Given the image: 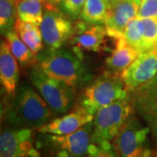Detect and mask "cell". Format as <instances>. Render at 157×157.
Returning a JSON list of instances; mask_svg holds the SVG:
<instances>
[{"label": "cell", "instance_id": "6da1fadb", "mask_svg": "<svg viewBox=\"0 0 157 157\" xmlns=\"http://www.w3.org/2000/svg\"><path fill=\"white\" fill-rule=\"evenodd\" d=\"M13 97L6 113L13 128L39 129L54 117L48 104L33 86L22 84Z\"/></svg>", "mask_w": 157, "mask_h": 157}, {"label": "cell", "instance_id": "7a4b0ae2", "mask_svg": "<svg viewBox=\"0 0 157 157\" xmlns=\"http://www.w3.org/2000/svg\"><path fill=\"white\" fill-rule=\"evenodd\" d=\"M38 66L47 75L74 88L91 80L83 58L73 50L49 49L38 56Z\"/></svg>", "mask_w": 157, "mask_h": 157}, {"label": "cell", "instance_id": "3957f363", "mask_svg": "<svg viewBox=\"0 0 157 157\" xmlns=\"http://www.w3.org/2000/svg\"><path fill=\"white\" fill-rule=\"evenodd\" d=\"M134 113L129 96L99 109L93 121L92 143L101 147L112 146L111 142Z\"/></svg>", "mask_w": 157, "mask_h": 157}, {"label": "cell", "instance_id": "277c9868", "mask_svg": "<svg viewBox=\"0 0 157 157\" xmlns=\"http://www.w3.org/2000/svg\"><path fill=\"white\" fill-rule=\"evenodd\" d=\"M40 135L37 147L51 157H86L92 145L93 121L69 135Z\"/></svg>", "mask_w": 157, "mask_h": 157}, {"label": "cell", "instance_id": "5b68a950", "mask_svg": "<svg viewBox=\"0 0 157 157\" xmlns=\"http://www.w3.org/2000/svg\"><path fill=\"white\" fill-rule=\"evenodd\" d=\"M128 96L129 91L121 76L106 72L85 88L78 105L94 115L99 109Z\"/></svg>", "mask_w": 157, "mask_h": 157}, {"label": "cell", "instance_id": "8992f818", "mask_svg": "<svg viewBox=\"0 0 157 157\" xmlns=\"http://www.w3.org/2000/svg\"><path fill=\"white\" fill-rule=\"evenodd\" d=\"M29 78L33 86L48 104L54 116L66 114L73 107L75 88L47 75L35 66L29 71Z\"/></svg>", "mask_w": 157, "mask_h": 157}, {"label": "cell", "instance_id": "52a82bcc", "mask_svg": "<svg viewBox=\"0 0 157 157\" xmlns=\"http://www.w3.org/2000/svg\"><path fill=\"white\" fill-rule=\"evenodd\" d=\"M151 132L140 117L132 114L113 139V148L118 157H150L148 135Z\"/></svg>", "mask_w": 157, "mask_h": 157}, {"label": "cell", "instance_id": "ba28073f", "mask_svg": "<svg viewBox=\"0 0 157 157\" xmlns=\"http://www.w3.org/2000/svg\"><path fill=\"white\" fill-rule=\"evenodd\" d=\"M33 129L11 128L2 130L0 157H39Z\"/></svg>", "mask_w": 157, "mask_h": 157}, {"label": "cell", "instance_id": "9c48e42d", "mask_svg": "<svg viewBox=\"0 0 157 157\" xmlns=\"http://www.w3.org/2000/svg\"><path fill=\"white\" fill-rule=\"evenodd\" d=\"M39 27L44 43L49 49L61 48L74 33V26L71 20L64 12H59L53 8L52 5L47 6Z\"/></svg>", "mask_w": 157, "mask_h": 157}, {"label": "cell", "instance_id": "30bf717a", "mask_svg": "<svg viewBox=\"0 0 157 157\" xmlns=\"http://www.w3.org/2000/svg\"><path fill=\"white\" fill-rule=\"evenodd\" d=\"M134 112L157 138V74L146 84L129 92Z\"/></svg>", "mask_w": 157, "mask_h": 157}, {"label": "cell", "instance_id": "8fae6325", "mask_svg": "<svg viewBox=\"0 0 157 157\" xmlns=\"http://www.w3.org/2000/svg\"><path fill=\"white\" fill-rule=\"evenodd\" d=\"M140 0H112L107 3L104 25L108 36L113 39L122 37L128 23L137 17Z\"/></svg>", "mask_w": 157, "mask_h": 157}, {"label": "cell", "instance_id": "7c38bea8", "mask_svg": "<svg viewBox=\"0 0 157 157\" xmlns=\"http://www.w3.org/2000/svg\"><path fill=\"white\" fill-rule=\"evenodd\" d=\"M107 37L109 36L105 25H92L81 20L76 24L69 43L78 55L83 57V51L100 52L104 50Z\"/></svg>", "mask_w": 157, "mask_h": 157}, {"label": "cell", "instance_id": "4fadbf2b", "mask_svg": "<svg viewBox=\"0 0 157 157\" xmlns=\"http://www.w3.org/2000/svg\"><path fill=\"white\" fill-rule=\"evenodd\" d=\"M157 74V48L140 53L121 74L129 92L146 84Z\"/></svg>", "mask_w": 157, "mask_h": 157}, {"label": "cell", "instance_id": "5bb4252c", "mask_svg": "<svg viewBox=\"0 0 157 157\" xmlns=\"http://www.w3.org/2000/svg\"><path fill=\"white\" fill-rule=\"evenodd\" d=\"M94 115L78 105L72 112L52 119L38 129L40 134L65 135L72 134L94 121Z\"/></svg>", "mask_w": 157, "mask_h": 157}, {"label": "cell", "instance_id": "9a60e30c", "mask_svg": "<svg viewBox=\"0 0 157 157\" xmlns=\"http://www.w3.org/2000/svg\"><path fill=\"white\" fill-rule=\"evenodd\" d=\"M13 56L6 40H2L0 45V81L6 94H16L19 79V63Z\"/></svg>", "mask_w": 157, "mask_h": 157}, {"label": "cell", "instance_id": "2e32d148", "mask_svg": "<svg viewBox=\"0 0 157 157\" xmlns=\"http://www.w3.org/2000/svg\"><path fill=\"white\" fill-rule=\"evenodd\" d=\"M139 54L140 53L128 45L122 37L118 39L111 55L105 62L107 73L121 76L124 71L135 61Z\"/></svg>", "mask_w": 157, "mask_h": 157}, {"label": "cell", "instance_id": "e0dca14e", "mask_svg": "<svg viewBox=\"0 0 157 157\" xmlns=\"http://www.w3.org/2000/svg\"><path fill=\"white\" fill-rule=\"evenodd\" d=\"M14 31L17 33L22 41L35 54L39 53L44 48V40L39 25L24 22L17 18Z\"/></svg>", "mask_w": 157, "mask_h": 157}, {"label": "cell", "instance_id": "ac0fdd59", "mask_svg": "<svg viewBox=\"0 0 157 157\" xmlns=\"http://www.w3.org/2000/svg\"><path fill=\"white\" fill-rule=\"evenodd\" d=\"M13 56L23 68L34 66L38 62V56L29 48L13 30L5 35Z\"/></svg>", "mask_w": 157, "mask_h": 157}, {"label": "cell", "instance_id": "d6986e66", "mask_svg": "<svg viewBox=\"0 0 157 157\" xmlns=\"http://www.w3.org/2000/svg\"><path fill=\"white\" fill-rule=\"evenodd\" d=\"M17 18L40 26L43 21V5L45 0H15Z\"/></svg>", "mask_w": 157, "mask_h": 157}, {"label": "cell", "instance_id": "ffe728a7", "mask_svg": "<svg viewBox=\"0 0 157 157\" xmlns=\"http://www.w3.org/2000/svg\"><path fill=\"white\" fill-rule=\"evenodd\" d=\"M107 3L105 0H86L80 13V19L92 25H104Z\"/></svg>", "mask_w": 157, "mask_h": 157}, {"label": "cell", "instance_id": "44dd1931", "mask_svg": "<svg viewBox=\"0 0 157 157\" xmlns=\"http://www.w3.org/2000/svg\"><path fill=\"white\" fill-rule=\"evenodd\" d=\"M17 18L15 0H0V30L2 36L14 30Z\"/></svg>", "mask_w": 157, "mask_h": 157}, {"label": "cell", "instance_id": "7402d4cb", "mask_svg": "<svg viewBox=\"0 0 157 157\" xmlns=\"http://www.w3.org/2000/svg\"><path fill=\"white\" fill-rule=\"evenodd\" d=\"M143 30L144 29L141 18L136 17L128 23L122 35L125 41L132 47H134L139 53L142 52Z\"/></svg>", "mask_w": 157, "mask_h": 157}, {"label": "cell", "instance_id": "603a6c76", "mask_svg": "<svg viewBox=\"0 0 157 157\" xmlns=\"http://www.w3.org/2000/svg\"><path fill=\"white\" fill-rule=\"evenodd\" d=\"M143 24L142 52L156 49L157 17L141 18Z\"/></svg>", "mask_w": 157, "mask_h": 157}, {"label": "cell", "instance_id": "cb8c5ba5", "mask_svg": "<svg viewBox=\"0 0 157 157\" xmlns=\"http://www.w3.org/2000/svg\"><path fill=\"white\" fill-rule=\"evenodd\" d=\"M86 0H61L60 7L62 11L71 19H77L82 11Z\"/></svg>", "mask_w": 157, "mask_h": 157}, {"label": "cell", "instance_id": "d4e9b609", "mask_svg": "<svg viewBox=\"0 0 157 157\" xmlns=\"http://www.w3.org/2000/svg\"><path fill=\"white\" fill-rule=\"evenodd\" d=\"M137 17H157V0H140Z\"/></svg>", "mask_w": 157, "mask_h": 157}, {"label": "cell", "instance_id": "484cf974", "mask_svg": "<svg viewBox=\"0 0 157 157\" xmlns=\"http://www.w3.org/2000/svg\"><path fill=\"white\" fill-rule=\"evenodd\" d=\"M86 157H118L113 146L101 147L92 143Z\"/></svg>", "mask_w": 157, "mask_h": 157}, {"label": "cell", "instance_id": "4316f807", "mask_svg": "<svg viewBox=\"0 0 157 157\" xmlns=\"http://www.w3.org/2000/svg\"><path fill=\"white\" fill-rule=\"evenodd\" d=\"M49 2H50L51 5L54 6V5H58V4H59V3L61 2V0H49Z\"/></svg>", "mask_w": 157, "mask_h": 157}, {"label": "cell", "instance_id": "83f0119b", "mask_svg": "<svg viewBox=\"0 0 157 157\" xmlns=\"http://www.w3.org/2000/svg\"><path fill=\"white\" fill-rule=\"evenodd\" d=\"M105 1H106L107 3H109V2H110V1H112V0H105Z\"/></svg>", "mask_w": 157, "mask_h": 157}, {"label": "cell", "instance_id": "f1b7e54d", "mask_svg": "<svg viewBox=\"0 0 157 157\" xmlns=\"http://www.w3.org/2000/svg\"><path fill=\"white\" fill-rule=\"evenodd\" d=\"M156 48H157V42H156Z\"/></svg>", "mask_w": 157, "mask_h": 157}, {"label": "cell", "instance_id": "f546056e", "mask_svg": "<svg viewBox=\"0 0 157 157\" xmlns=\"http://www.w3.org/2000/svg\"><path fill=\"white\" fill-rule=\"evenodd\" d=\"M155 140H156V142H157V138H156V139H155Z\"/></svg>", "mask_w": 157, "mask_h": 157}]
</instances>
